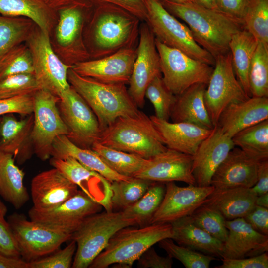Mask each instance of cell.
<instances>
[{"label": "cell", "instance_id": "obj_1", "mask_svg": "<svg viewBox=\"0 0 268 268\" xmlns=\"http://www.w3.org/2000/svg\"><path fill=\"white\" fill-rule=\"evenodd\" d=\"M93 7L84 40L90 58H102L121 49L137 48L141 21L139 18L112 5Z\"/></svg>", "mask_w": 268, "mask_h": 268}, {"label": "cell", "instance_id": "obj_2", "mask_svg": "<svg viewBox=\"0 0 268 268\" xmlns=\"http://www.w3.org/2000/svg\"><path fill=\"white\" fill-rule=\"evenodd\" d=\"M160 0L171 14L187 24L196 42L214 58L228 53L231 38L244 29L242 23L218 10L193 2Z\"/></svg>", "mask_w": 268, "mask_h": 268}, {"label": "cell", "instance_id": "obj_3", "mask_svg": "<svg viewBox=\"0 0 268 268\" xmlns=\"http://www.w3.org/2000/svg\"><path fill=\"white\" fill-rule=\"evenodd\" d=\"M98 142L146 159L167 149L150 117L140 111L117 118L101 131Z\"/></svg>", "mask_w": 268, "mask_h": 268}, {"label": "cell", "instance_id": "obj_4", "mask_svg": "<svg viewBox=\"0 0 268 268\" xmlns=\"http://www.w3.org/2000/svg\"><path fill=\"white\" fill-rule=\"evenodd\" d=\"M67 80L93 111L102 131L117 118L139 111L126 84L104 83L82 76L72 67L68 70Z\"/></svg>", "mask_w": 268, "mask_h": 268}, {"label": "cell", "instance_id": "obj_5", "mask_svg": "<svg viewBox=\"0 0 268 268\" xmlns=\"http://www.w3.org/2000/svg\"><path fill=\"white\" fill-rule=\"evenodd\" d=\"M172 235L169 223L149 224L140 228L124 227L111 237L89 268H106L113 264L131 268L146 250L162 239L171 238Z\"/></svg>", "mask_w": 268, "mask_h": 268}, {"label": "cell", "instance_id": "obj_6", "mask_svg": "<svg viewBox=\"0 0 268 268\" xmlns=\"http://www.w3.org/2000/svg\"><path fill=\"white\" fill-rule=\"evenodd\" d=\"M136 224V221L125 218L122 211L105 210L87 217L72 234L71 240L77 247L71 268H89L117 231Z\"/></svg>", "mask_w": 268, "mask_h": 268}, {"label": "cell", "instance_id": "obj_7", "mask_svg": "<svg viewBox=\"0 0 268 268\" xmlns=\"http://www.w3.org/2000/svg\"><path fill=\"white\" fill-rule=\"evenodd\" d=\"M145 22L155 38L168 47L214 66L215 58L196 42L188 27L171 14L160 0H145Z\"/></svg>", "mask_w": 268, "mask_h": 268}, {"label": "cell", "instance_id": "obj_8", "mask_svg": "<svg viewBox=\"0 0 268 268\" xmlns=\"http://www.w3.org/2000/svg\"><path fill=\"white\" fill-rule=\"evenodd\" d=\"M155 42L162 79L173 94L179 95L196 84L207 85L213 69L212 66L168 47L156 38Z\"/></svg>", "mask_w": 268, "mask_h": 268}, {"label": "cell", "instance_id": "obj_9", "mask_svg": "<svg viewBox=\"0 0 268 268\" xmlns=\"http://www.w3.org/2000/svg\"><path fill=\"white\" fill-rule=\"evenodd\" d=\"M49 34L37 27L26 42L32 56L33 74L40 89L59 97L70 86L67 72L72 66L62 62L54 52Z\"/></svg>", "mask_w": 268, "mask_h": 268}, {"label": "cell", "instance_id": "obj_10", "mask_svg": "<svg viewBox=\"0 0 268 268\" xmlns=\"http://www.w3.org/2000/svg\"><path fill=\"white\" fill-rule=\"evenodd\" d=\"M7 222L21 256L27 262L53 253L63 243L71 239L72 233L28 220L22 214H12Z\"/></svg>", "mask_w": 268, "mask_h": 268}, {"label": "cell", "instance_id": "obj_11", "mask_svg": "<svg viewBox=\"0 0 268 268\" xmlns=\"http://www.w3.org/2000/svg\"><path fill=\"white\" fill-rule=\"evenodd\" d=\"M59 97L57 106L67 129L66 136L77 146L91 149L102 131L93 111L71 86Z\"/></svg>", "mask_w": 268, "mask_h": 268}, {"label": "cell", "instance_id": "obj_12", "mask_svg": "<svg viewBox=\"0 0 268 268\" xmlns=\"http://www.w3.org/2000/svg\"><path fill=\"white\" fill-rule=\"evenodd\" d=\"M59 100L58 96L44 89L39 90L34 95L31 139L34 154L42 161L51 157L55 138L68 134L58 108Z\"/></svg>", "mask_w": 268, "mask_h": 268}, {"label": "cell", "instance_id": "obj_13", "mask_svg": "<svg viewBox=\"0 0 268 268\" xmlns=\"http://www.w3.org/2000/svg\"><path fill=\"white\" fill-rule=\"evenodd\" d=\"M212 74L204 93V101L215 126L220 114L229 104L249 98L234 72L230 52L215 58Z\"/></svg>", "mask_w": 268, "mask_h": 268}, {"label": "cell", "instance_id": "obj_14", "mask_svg": "<svg viewBox=\"0 0 268 268\" xmlns=\"http://www.w3.org/2000/svg\"><path fill=\"white\" fill-rule=\"evenodd\" d=\"M92 7L84 0H74L59 11L56 37L69 65L73 66L90 58L83 33L84 22Z\"/></svg>", "mask_w": 268, "mask_h": 268}, {"label": "cell", "instance_id": "obj_15", "mask_svg": "<svg viewBox=\"0 0 268 268\" xmlns=\"http://www.w3.org/2000/svg\"><path fill=\"white\" fill-rule=\"evenodd\" d=\"M140 24L137 55L128 90L138 108L144 104L145 92L150 82L161 75L160 59L155 36L145 21Z\"/></svg>", "mask_w": 268, "mask_h": 268}, {"label": "cell", "instance_id": "obj_16", "mask_svg": "<svg viewBox=\"0 0 268 268\" xmlns=\"http://www.w3.org/2000/svg\"><path fill=\"white\" fill-rule=\"evenodd\" d=\"M103 207L81 190L59 205L39 211L32 207L30 220L53 228L73 233L88 216L99 212Z\"/></svg>", "mask_w": 268, "mask_h": 268}, {"label": "cell", "instance_id": "obj_17", "mask_svg": "<svg viewBox=\"0 0 268 268\" xmlns=\"http://www.w3.org/2000/svg\"><path fill=\"white\" fill-rule=\"evenodd\" d=\"M163 200L149 224H171L189 216L200 206L213 192L211 186L200 187L195 185L180 187L174 182L166 183Z\"/></svg>", "mask_w": 268, "mask_h": 268}, {"label": "cell", "instance_id": "obj_18", "mask_svg": "<svg viewBox=\"0 0 268 268\" xmlns=\"http://www.w3.org/2000/svg\"><path fill=\"white\" fill-rule=\"evenodd\" d=\"M136 48H125L104 58L77 63L72 68L79 75L107 83H129Z\"/></svg>", "mask_w": 268, "mask_h": 268}, {"label": "cell", "instance_id": "obj_19", "mask_svg": "<svg viewBox=\"0 0 268 268\" xmlns=\"http://www.w3.org/2000/svg\"><path fill=\"white\" fill-rule=\"evenodd\" d=\"M50 163L90 199L100 204L105 210L113 211L111 182L105 178L71 156L52 157Z\"/></svg>", "mask_w": 268, "mask_h": 268}, {"label": "cell", "instance_id": "obj_20", "mask_svg": "<svg viewBox=\"0 0 268 268\" xmlns=\"http://www.w3.org/2000/svg\"><path fill=\"white\" fill-rule=\"evenodd\" d=\"M234 147L231 138L215 125L192 156V170L195 185L200 187L210 186L215 171Z\"/></svg>", "mask_w": 268, "mask_h": 268}, {"label": "cell", "instance_id": "obj_21", "mask_svg": "<svg viewBox=\"0 0 268 268\" xmlns=\"http://www.w3.org/2000/svg\"><path fill=\"white\" fill-rule=\"evenodd\" d=\"M192 163V155L167 148L148 159L135 177L156 182L181 181L195 185Z\"/></svg>", "mask_w": 268, "mask_h": 268}, {"label": "cell", "instance_id": "obj_22", "mask_svg": "<svg viewBox=\"0 0 268 268\" xmlns=\"http://www.w3.org/2000/svg\"><path fill=\"white\" fill-rule=\"evenodd\" d=\"M78 187L53 168L33 177L31 184L33 208L39 211L54 208L78 191Z\"/></svg>", "mask_w": 268, "mask_h": 268}, {"label": "cell", "instance_id": "obj_23", "mask_svg": "<svg viewBox=\"0 0 268 268\" xmlns=\"http://www.w3.org/2000/svg\"><path fill=\"white\" fill-rule=\"evenodd\" d=\"M260 161L234 147L215 171L210 185L215 189L251 188L257 182Z\"/></svg>", "mask_w": 268, "mask_h": 268}, {"label": "cell", "instance_id": "obj_24", "mask_svg": "<svg viewBox=\"0 0 268 268\" xmlns=\"http://www.w3.org/2000/svg\"><path fill=\"white\" fill-rule=\"evenodd\" d=\"M228 234L221 259L253 257L268 251V235L255 230L243 218L225 220Z\"/></svg>", "mask_w": 268, "mask_h": 268}, {"label": "cell", "instance_id": "obj_25", "mask_svg": "<svg viewBox=\"0 0 268 268\" xmlns=\"http://www.w3.org/2000/svg\"><path fill=\"white\" fill-rule=\"evenodd\" d=\"M1 116L0 122V151L12 154L21 165L34 154L31 134L34 123L33 114L17 119L13 115Z\"/></svg>", "mask_w": 268, "mask_h": 268}, {"label": "cell", "instance_id": "obj_26", "mask_svg": "<svg viewBox=\"0 0 268 268\" xmlns=\"http://www.w3.org/2000/svg\"><path fill=\"white\" fill-rule=\"evenodd\" d=\"M268 119V97H251L227 106L220 114L217 125L232 138L240 131Z\"/></svg>", "mask_w": 268, "mask_h": 268}, {"label": "cell", "instance_id": "obj_27", "mask_svg": "<svg viewBox=\"0 0 268 268\" xmlns=\"http://www.w3.org/2000/svg\"><path fill=\"white\" fill-rule=\"evenodd\" d=\"M150 117L167 148L192 156L213 130L188 123L169 122L154 115Z\"/></svg>", "mask_w": 268, "mask_h": 268}, {"label": "cell", "instance_id": "obj_28", "mask_svg": "<svg viewBox=\"0 0 268 268\" xmlns=\"http://www.w3.org/2000/svg\"><path fill=\"white\" fill-rule=\"evenodd\" d=\"M206 86L196 84L176 96L170 113L173 122L190 123L207 129L214 128L204 101Z\"/></svg>", "mask_w": 268, "mask_h": 268}, {"label": "cell", "instance_id": "obj_29", "mask_svg": "<svg viewBox=\"0 0 268 268\" xmlns=\"http://www.w3.org/2000/svg\"><path fill=\"white\" fill-rule=\"evenodd\" d=\"M257 196L251 188L215 189L203 204L218 210L226 220L243 218L255 205Z\"/></svg>", "mask_w": 268, "mask_h": 268}, {"label": "cell", "instance_id": "obj_30", "mask_svg": "<svg viewBox=\"0 0 268 268\" xmlns=\"http://www.w3.org/2000/svg\"><path fill=\"white\" fill-rule=\"evenodd\" d=\"M171 224L173 232L171 239L178 245L221 259L223 243L196 225L190 216Z\"/></svg>", "mask_w": 268, "mask_h": 268}, {"label": "cell", "instance_id": "obj_31", "mask_svg": "<svg viewBox=\"0 0 268 268\" xmlns=\"http://www.w3.org/2000/svg\"><path fill=\"white\" fill-rule=\"evenodd\" d=\"M67 156L73 157L83 165L99 173L110 182L130 178L120 175L112 170L100 155L92 149L79 147L71 142L66 135H60L53 142L51 157L62 158Z\"/></svg>", "mask_w": 268, "mask_h": 268}, {"label": "cell", "instance_id": "obj_32", "mask_svg": "<svg viewBox=\"0 0 268 268\" xmlns=\"http://www.w3.org/2000/svg\"><path fill=\"white\" fill-rule=\"evenodd\" d=\"M24 175L15 164L12 154L0 151V194L17 209L21 208L29 199L24 185Z\"/></svg>", "mask_w": 268, "mask_h": 268}, {"label": "cell", "instance_id": "obj_33", "mask_svg": "<svg viewBox=\"0 0 268 268\" xmlns=\"http://www.w3.org/2000/svg\"><path fill=\"white\" fill-rule=\"evenodd\" d=\"M0 15L29 18L49 33L55 20L54 9L41 0H0Z\"/></svg>", "mask_w": 268, "mask_h": 268}, {"label": "cell", "instance_id": "obj_34", "mask_svg": "<svg viewBox=\"0 0 268 268\" xmlns=\"http://www.w3.org/2000/svg\"><path fill=\"white\" fill-rule=\"evenodd\" d=\"M257 44L256 38L243 29L233 35L229 44L234 73L249 97H251L249 71Z\"/></svg>", "mask_w": 268, "mask_h": 268}, {"label": "cell", "instance_id": "obj_35", "mask_svg": "<svg viewBox=\"0 0 268 268\" xmlns=\"http://www.w3.org/2000/svg\"><path fill=\"white\" fill-rule=\"evenodd\" d=\"M231 139L235 146L255 159H268V119L240 131Z\"/></svg>", "mask_w": 268, "mask_h": 268}, {"label": "cell", "instance_id": "obj_36", "mask_svg": "<svg viewBox=\"0 0 268 268\" xmlns=\"http://www.w3.org/2000/svg\"><path fill=\"white\" fill-rule=\"evenodd\" d=\"M91 149L100 155L112 170L127 177H135L147 160L139 155L115 149L98 142L93 144Z\"/></svg>", "mask_w": 268, "mask_h": 268}, {"label": "cell", "instance_id": "obj_37", "mask_svg": "<svg viewBox=\"0 0 268 268\" xmlns=\"http://www.w3.org/2000/svg\"><path fill=\"white\" fill-rule=\"evenodd\" d=\"M36 25L29 18L0 15V60L13 47L26 41Z\"/></svg>", "mask_w": 268, "mask_h": 268}, {"label": "cell", "instance_id": "obj_38", "mask_svg": "<svg viewBox=\"0 0 268 268\" xmlns=\"http://www.w3.org/2000/svg\"><path fill=\"white\" fill-rule=\"evenodd\" d=\"M152 181L136 177L111 182L112 210L123 211L135 203L145 193Z\"/></svg>", "mask_w": 268, "mask_h": 268}, {"label": "cell", "instance_id": "obj_39", "mask_svg": "<svg viewBox=\"0 0 268 268\" xmlns=\"http://www.w3.org/2000/svg\"><path fill=\"white\" fill-rule=\"evenodd\" d=\"M164 183L154 182L135 203L123 210L124 216L142 224L149 221L160 205L165 193Z\"/></svg>", "mask_w": 268, "mask_h": 268}, {"label": "cell", "instance_id": "obj_40", "mask_svg": "<svg viewBox=\"0 0 268 268\" xmlns=\"http://www.w3.org/2000/svg\"><path fill=\"white\" fill-rule=\"evenodd\" d=\"M251 97H268V44L258 42L249 71Z\"/></svg>", "mask_w": 268, "mask_h": 268}, {"label": "cell", "instance_id": "obj_41", "mask_svg": "<svg viewBox=\"0 0 268 268\" xmlns=\"http://www.w3.org/2000/svg\"><path fill=\"white\" fill-rule=\"evenodd\" d=\"M243 23L258 42L268 44V0H251Z\"/></svg>", "mask_w": 268, "mask_h": 268}, {"label": "cell", "instance_id": "obj_42", "mask_svg": "<svg viewBox=\"0 0 268 268\" xmlns=\"http://www.w3.org/2000/svg\"><path fill=\"white\" fill-rule=\"evenodd\" d=\"M33 72L32 56L27 45L21 44L13 47L0 60V81L11 75Z\"/></svg>", "mask_w": 268, "mask_h": 268}, {"label": "cell", "instance_id": "obj_43", "mask_svg": "<svg viewBox=\"0 0 268 268\" xmlns=\"http://www.w3.org/2000/svg\"><path fill=\"white\" fill-rule=\"evenodd\" d=\"M192 221L212 237L224 243L228 231L225 219L215 208L202 203L190 216Z\"/></svg>", "mask_w": 268, "mask_h": 268}, {"label": "cell", "instance_id": "obj_44", "mask_svg": "<svg viewBox=\"0 0 268 268\" xmlns=\"http://www.w3.org/2000/svg\"><path fill=\"white\" fill-rule=\"evenodd\" d=\"M171 258L179 260L186 268H208L216 258L186 246L175 244L171 238H165L159 242Z\"/></svg>", "mask_w": 268, "mask_h": 268}, {"label": "cell", "instance_id": "obj_45", "mask_svg": "<svg viewBox=\"0 0 268 268\" xmlns=\"http://www.w3.org/2000/svg\"><path fill=\"white\" fill-rule=\"evenodd\" d=\"M145 97L153 105L155 117L169 120L176 96L166 87L162 75L156 76L148 84L145 92Z\"/></svg>", "mask_w": 268, "mask_h": 268}, {"label": "cell", "instance_id": "obj_46", "mask_svg": "<svg viewBox=\"0 0 268 268\" xmlns=\"http://www.w3.org/2000/svg\"><path fill=\"white\" fill-rule=\"evenodd\" d=\"M40 89L34 74L13 75L0 81V99L34 95Z\"/></svg>", "mask_w": 268, "mask_h": 268}, {"label": "cell", "instance_id": "obj_47", "mask_svg": "<svg viewBox=\"0 0 268 268\" xmlns=\"http://www.w3.org/2000/svg\"><path fill=\"white\" fill-rule=\"evenodd\" d=\"M64 249L42 258L29 262V268H70L76 250V243L73 240Z\"/></svg>", "mask_w": 268, "mask_h": 268}, {"label": "cell", "instance_id": "obj_48", "mask_svg": "<svg viewBox=\"0 0 268 268\" xmlns=\"http://www.w3.org/2000/svg\"><path fill=\"white\" fill-rule=\"evenodd\" d=\"M33 109L34 95L0 99V117L15 113L27 116L33 114Z\"/></svg>", "mask_w": 268, "mask_h": 268}, {"label": "cell", "instance_id": "obj_49", "mask_svg": "<svg viewBox=\"0 0 268 268\" xmlns=\"http://www.w3.org/2000/svg\"><path fill=\"white\" fill-rule=\"evenodd\" d=\"M93 7L109 4L122 8L139 18L146 21V9L145 0H84Z\"/></svg>", "mask_w": 268, "mask_h": 268}, {"label": "cell", "instance_id": "obj_50", "mask_svg": "<svg viewBox=\"0 0 268 268\" xmlns=\"http://www.w3.org/2000/svg\"><path fill=\"white\" fill-rule=\"evenodd\" d=\"M222 264L215 268H268V252L260 255L240 259H221Z\"/></svg>", "mask_w": 268, "mask_h": 268}, {"label": "cell", "instance_id": "obj_51", "mask_svg": "<svg viewBox=\"0 0 268 268\" xmlns=\"http://www.w3.org/2000/svg\"><path fill=\"white\" fill-rule=\"evenodd\" d=\"M0 253L20 257V252L12 231L4 218H0Z\"/></svg>", "mask_w": 268, "mask_h": 268}, {"label": "cell", "instance_id": "obj_52", "mask_svg": "<svg viewBox=\"0 0 268 268\" xmlns=\"http://www.w3.org/2000/svg\"><path fill=\"white\" fill-rule=\"evenodd\" d=\"M218 10L243 23L251 0H215Z\"/></svg>", "mask_w": 268, "mask_h": 268}, {"label": "cell", "instance_id": "obj_53", "mask_svg": "<svg viewBox=\"0 0 268 268\" xmlns=\"http://www.w3.org/2000/svg\"><path fill=\"white\" fill-rule=\"evenodd\" d=\"M137 261V267L142 268H171L173 263L169 256L159 255L152 246L146 250Z\"/></svg>", "mask_w": 268, "mask_h": 268}, {"label": "cell", "instance_id": "obj_54", "mask_svg": "<svg viewBox=\"0 0 268 268\" xmlns=\"http://www.w3.org/2000/svg\"><path fill=\"white\" fill-rule=\"evenodd\" d=\"M243 218L255 230L268 235V208L255 205Z\"/></svg>", "mask_w": 268, "mask_h": 268}, {"label": "cell", "instance_id": "obj_55", "mask_svg": "<svg viewBox=\"0 0 268 268\" xmlns=\"http://www.w3.org/2000/svg\"><path fill=\"white\" fill-rule=\"evenodd\" d=\"M251 189L257 196L268 193V159L259 162L257 182Z\"/></svg>", "mask_w": 268, "mask_h": 268}, {"label": "cell", "instance_id": "obj_56", "mask_svg": "<svg viewBox=\"0 0 268 268\" xmlns=\"http://www.w3.org/2000/svg\"><path fill=\"white\" fill-rule=\"evenodd\" d=\"M0 268H29V262L20 257L0 253Z\"/></svg>", "mask_w": 268, "mask_h": 268}, {"label": "cell", "instance_id": "obj_57", "mask_svg": "<svg viewBox=\"0 0 268 268\" xmlns=\"http://www.w3.org/2000/svg\"><path fill=\"white\" fill-rule=\"evenodd\" d=\"M47 5L54 9L57 8H63L71 2L74 0H41Z\"/></svg>", "mask_w": 268, "mask_h": 268}, {"label": "cell", "instance_id": "obj_58", "mask_svg": "<svg viewBox=\"0 0 268 268\" xmlns=\"http://www.w3.org/2000/svg\"><path fill=\"white\" fill-rule=\"evenodd\" d=\"M255 205L268 208V193L257 196L255 199Z\"/></svg>", "mask_w": 268, "mask_h": 268}, {"label": "cell", "instance_id": "obj_59", "mask_svg": "<svg viewBox=\"0 0 268 268\" xmlns=\"http://www.w3.org/2000/svg\"><path fill=\"white\" fill-rule=\"evenodd\" d=\"M193 2H194L197 4L202 6L203 7L212 9H216L215 0H191Z\"/></svg>", "mask_w": 268, "mask_h": 268}, {"label": "cell", "instance_id": "obj_60", "mask_svg": "<svg viewBox=\"0 0 268 268\" xmlns=\"http://www.w3.org/2000/svg\"><path fill=\"white\" fill-rule=\"evenodd\" d=\"M7 211L6 207L0 200V218H4Z\"/></svg>", "mask_w": 268, "mask_h": 268}, {"label": "cell", "instance_id": "obj_61", "mask_svg": "<svg viewBox=\"0 0 268 268\" xmlns=\"http://www.w3.org/2000/svg\"><path fill=\"white\" fill-rule=\"evenodd\" d=\"M172 1L179 2V3H187L192 2L191 0H169Z\"/></svg>", "mask_w": 268, "mask_h": 268}, {"label": "cell", "instance_id": "obj_62", "mask_svg": "<svg viewBox=\"0 0 268 268\" xmlns=\"http://www.w3.org/2000/svg\"><path fill=\"white\" fill-rule=\"evenodd\" d=\"M1 116L0 117V121H1Z\"/></svg>", "mask_w": 268, "mask_h": 268}]
</instances>
